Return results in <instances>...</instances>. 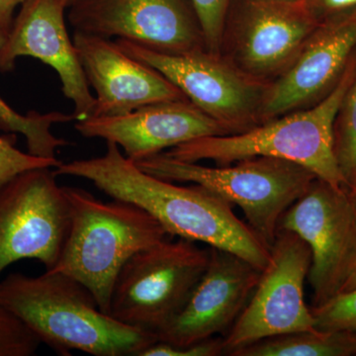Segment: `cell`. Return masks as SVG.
<instances>
[{
	"label": "cell",
	"mask_w": 356,
	"mask_h": 356,
	"mask_svg": "<svg viewBox=\"0 0 356 356\" xmlns=\"http://www.w3.org/2000/svg\"><path fill=\"white\" fill-rule=\"evenodd\" d=\"M41 341L19 318L0 304V356H31Z\"/></svg>",
	"instance_id": "cell-22"
},
{
	"label": "cell",
	"mask_w": 356,
	"mask_h": 356,
	"mask_svg": "<svg viewBox=\"0 0 356 356\" xmlns=\"http://www.w3.org/2000/svg\"><path fill=\"white\" fill-rule=\"evenodd\" d=\"M350 195L351 200H353V206H355V210L356 213V185L355 186V188H353V191H350Z\"/></svg>",
	"instance_id": "cell-29"
},
{
	"label": "cell",
	"mask_w": 356,
	"mask_h": 356,
	"mask_svg": "<svg viewBox=\"0 0 356 356\" xmlns=\"http://www.w3.org/2000/svg\"><path fill=\"white\" fill-rule=\"evenodd\" d=\"M26 0H0V31L8 34L14 22V11Z\"/></svg>",
	"instance_id": "cell-27"
},
{
	"label": "cell",
	"mask_w": 356,
	"mask_h": 356,
	"mask_svg": "<svg viewBox=\"0 0 356 356\" xmlns=\"http://www.w3.org/2000/svg\"><path fill=\"white\" fill-rule=\"evenodd\" d=\"M72 1L26 0L0 48V72L13 70L20 57L50 65L60 77L63 93L74 103L77 120H81L92 115L95 97L65 26V8Z\"/></svg>",
	"instance_id": "cell-14"
},
{
	"label": "cell",
	"mask_w": 356,
	"mask_h": 356,
	"mask_svg": "<svg viewBox=\"0 0 356 356\" xmlns=\"http://www.w3.org/2000/svg\"><path fill=\"white\" fill-rule=\"evenodd\" d=\"M315 329L356 334V289L341 292L329 301L311 307Z\"/></svg>",
	"instance_id": "cell-21"
},
{
	"label": "cell",
	"mask_w": 356,
	"mask_h": 356,
	"mask_svg": "<svg viewBox=\"0 0 356 356\" xmlns=\"http://www.w3.org/2000/svg\"><path fill=\"white\" fill-rule=\"evenodd\" d=\"M74 128L83 137L115 143L134 163L199 138L229 134L189 100L154 103L117 116H90L77 120Z\"/></svg>",
	"instance_id": "cell-16"
},
{
	"label": "cell",
	"mask_w": 356,
	"mask_h": 356,
	"mask_svg": "<svg viewBox=\"0 0 356 356\" xmlns=\"http://www.w3.org/2000/svg\"><path fill=\"white\" fill-rule=\"evenodd\" d=\"M0 304L58 355L140 356L159 341L154 332L119 322L72 276L46 270L33 277L13 273L0 280Z\"/></svg>",
	"instance_id": "cell-2"
},
{
	"label": "cell",
	"mask_w": 356,
	"mask_h": 356,
	"mask_svg": "<svg viewBox=\"0 0 356 356\" xmlns=\"http://www.w3.org/2000/svg\"><path fill=\"white\" fill-rule=\"evenodd\" d=\"M70 204V229L53 270L83 283L104 313L117 277L138 252L166 240L168 234L151 214L136 204L98 200L88 191L64 186Z\"/></svg>",
	"instance_id": "cell-4"
},
{
	"label": "cell",
	"mask_w": 356,
	"mask_h": 356,
	"mask_svg": "<svg viewBox=\"0 0 356 356\" xmlns=\"http://www.w3.org/2000/svg\"><path fill=\"white\" fill-rule=\"evenodd\" d=\"M16 138L0 136V188L20 173L35 168H58L60 159L39 158L14 146Z\"/></svg>",
	"instance_id": "cell-24"
},
{
	"label": "cell",
	"mask_w": 356,
	"mask_h": 356,
	"mask_svg": "<svg viewBox=\"0 0 356 356\" xmlns=\"http://www.w3.org/2000/svg\"><path fill=\"white\" fill-rule=\"evenodd\" d=\"M273 1L287 2V3H304L305 0H273Z\"/></svg>",
	"instance_id": "cell-30"
},
{
	"label": "cell",
	"mask_w": 356,
	"mask_h": 356,
	"mask_svg": "<svg viewBox=\"0 0 356 356\" xmlns=\"http://www.w3.org/2000/svg\"><path fill=\"white\" fill-rule=\"evenodd\" d=\"M224 355V339L219 336L184 346L156 341L153 346L147 348L140 356H219Z\"/></svg>",
	"instance_id": "cell-25"
},
{
	"label": "cell",
	"mask_w": 356,
	"mask_h": 356,
	"mask_svg": "<svg viewBox=\"0 0 356 356\" xmlns=\"http://www.w3.org/2000/svg\"><path fill=\"white\" fill-rule=\"evenodd\" d=\"M229 356H353L356 334L306 330L267 337L243 346Z\"/></svg>",
	"instance_id": "cell-18"
},
{
	"label": "cell",
	"mask_w": 356,
	"mask_h": 356,
	"mask_svg": "<svg viewBox=\"0 0 356 356\" xmlns=\"http://www.w3.org/2000/svg\"><path fill=\"white\" fill-rule=\"evenodd\" d=\"M6 36L0 31V48L6 41ZM76 120L74 113L65 114L58 111L46 114L32 111L21 115L14 111L0 97V130L7 133L22 134L27 142L28 153L39 158L57 159L56 154L58 149L69 146L70 143L56 137L51 132V126Z\"/></svg>",
	"instance_id": "cell-19"
},
{
	"label": "cell",
	"mask_w": 356,
	"mask_h": 356,
	"mask_svg": "<svg viewBox=\"0 0 356 356\" xmlns=\"http://www.w3.org/2000/svg\"></svg>",
	"instance_id": "cell-31"
},
{
	"label": "cell",
	"mask_w": 356,
	"mask_h": 356,
	"mask_svg": "<svg viewBox=\"0 0 356 356\" xmlns=\"http://www.w3.org/2000/svg\"><path fill=\"white\" fill-rule=\"evenodd\" d=\"M311 264L305 241L293 232L278 231L250 301L222 337L225 355L267 337L315 329L304 295Z\"/></svg>",
	"instance_id": "cell-9"
},
{
	"label": "cell",
	"mask_w": 356,
	"mask_h": 356,
	"mask_svg": "<svg viewBox=\"0 0 356 356\" xmlns=\"http://www.w3.org/2000/svg\"><path fill=\"white\" fill-rule=\"evenodd\" d=\"M317 27L304 3L242 0L238 11L227 18L220 55L245 76L270 84Z\"/></svg>",
	"instance_id": "cell-11"
},
{
	"label": "cell",
	"mask_w": 356,
	"mask_h": 356,
	"mask_svg": "<svg viewBox=\"0 0 356 356\" xmlns=\"http://www.w3.org/2000/svg\"><path fill=\"white\" fill-rule=\"evenodd\" d=\"M281 229L297 234L310 248L312 307L341 293L356 262V213L350 191L316 177L281 218Z\"/></svg>",
	"instance_id": "cell-10"
},
{
	"label": "cell",
	"mask_w": 356,
	"mask_h": 356,
	"mask_svg": "<svg viewBox=\"0 0 356 356\" xmlns=\"http://www.w3.org/2000/svg\"><path fill=\"white\" fill-rule=\"evenodd\" d=\"M77 55L96 91L91 116H117L154 103L188 100L161 72L106 38L76 32Z\"/></svg>",
	"instance_id": "cell-17"
},
{
	"label": "cell",
	"mask_w": 356,
	"mask_h": 356,
	"mask_svg": "<svg viewBox=\"0 0 356 356\" xmlns=\"http://www.w3.org/2000/svg\"><path fill=\"white\" fill-rule=\"evenodd\" d=\"M207 268L181 311L156 334L184 346L225 337L250 301L261 270L233 252L210 248Z\"/></svg>",
	"instance_id": "cell-13"
},
{
	"label": "cell",
	"mask_w": 356,
	"mask_h": 356,
	"mask_svg": "<svg viewBox=\"0 0 356 356\" xmlns=\"http://www.w3.org/2000/svg\"><path fill=\"white\" fill-rule=\"evenodd\" d=\"M355 55L356 18L318 25L291 65L267 88L261 123L324 99Z\"/></svg>",
	"instance_id": "cell-15"
},
{
	"label": "cell",
	"mask_w": 356,
	"mask_h": 356,
	"mask_svg": "<svg viewBox=\"0 0 356 356\" xmlns=\"http://www.w3.org/2000/svg\"><path fill=\"white\" fill-rule=\"evenodd\" d=\"M235 0H191L202 30L206 50L220 55L227 17Z\"/></svg>",
	"instance_id": "cell-23"
},
{
	"label": "cell",
	"mask_w": 356,
	"mask_h": 356,
	"mask_svg": "<svg viewBox=\"0 0 356 356\" xmlns=\"http://www.w3.org/2000/svg\"><path fill=\"white\" fill-rule=\"evenodd\" d=\"M209 248L191 241H163L133 255L121 269L109 315L158 334L181 311L209 262Z\"/></svg>",
	"instance_id": "cell-6"
},
{
	"label": "cell",
	"mask_w": 356,
	"mask_h": 356,
	"mask_svg": "<svg viewBox=\"0 0 356 356\" xmlns=\"http://www.w3.org/2000/svg\"><path fill=\"white\" fill-rule=\"evenodd\" d=\"M356 289V262L353 266L350 275L348 276V280L344 283L341 292L350 291V290Z\"/></svg>",
	"instance_id": "cell-28"
},
{
	"label": "cell",
	"mask_w": 356,
	"mask_h": 356,
	"mask_svg": "<svg viewBox=\"0 0 356 356\" xmlns=\"http://www.w3.org/2000/svg\"><path fill=\"white\" fill-rule=\"evenodd\" d=\"M355 74L356 55L336 88L314 106L264 122L243 132L199 138L165 154L178 161H211L216 165L254 156L286 159L308 168L334 186L346 189L334 154V127Z\"/></svg>",
	"instance_id": "cell-3"
},
{
	"label": "cell",
	"mask_w": 356,
	"mask_h": 356,
	"mask_svg": "<svg viewBox=\"0 0 356 356\" xmlns=\"http://www.w3.org/2000/svg\"><path fill=\"white\" fill-rule=\"evenodd\" d=\"M122 50L161 72L201 111L229 134L243 132L261 123V113L269 84L250 79L221 55L207 50L159 53L127 41H116Z\"/></svg>",
	"instance_id": "cell-7"
},
{
	"label": "cell",
	"mask_w": 356,
	"mask_h": 356,
	"mask_svg": "<svg viewBox=\"0 0 356 356\" xmlns=\"http://www.w3.org/2000/svg\"><path fill=\"white\" fill-rule=\"evenodd\" d=\"M334 143L346 189L353 191L356 185V74L337 112Z\"/></svg>",
	"instance_id": "cell-20"
},
{
	"label": "cell",
	"mask_w": 356,
	"mask_h": 356,
	"mask_svg": "<svg viewBox=\"0 0 356 356\" xmlns=\"http://www.w3.org/2000/svg\"><path fill=\"white\" fill-rule=\"evenodd\" d=\"M54 172L84 178L110 197L136 204L170 236L233 252L259 270L268 261L269 248L232 204L201 185H177L143 172L115 143L107 142L104 156L62 163Z\"/></svg>",
	"instance_id": "cell-1"
},
{
	"label": "cell",
	"mask_w": 356,
	"mask_h": 356,
	"mask_svg": "<svg viewBox=\"0 0 356 356\" xmlns=\"http://www.w3.org/2000/svg\"><path fill=\"white\" fill-rule=\"evenodd\" d=\"M135 163L154 177L201 185L232 205H238L248 227L268 248L280 231L281 218L317 177L303 165L270 156L206 166L161 153Z\"/></svg>",
	"instance_id": "cell-5"
},
{
	"label": "cell",
	"mask_w": 356,
	"mask_h": 356,
	"mask_svg": "<svg viewBox=\"0 0 356 356\" xmlns=\"http://www.w3.org/2000/svg\"><path fill=\"white\" fill-rule=\"evenodd\" d=\"M51 168L20 173L0 188V275L22 259L53 270L70 229V204Z\"/></svg>",
	"instance_id": "cell-8"
},
{
	"label": "cell",
	"mask_w": 356,
	"mask_h": 356,
	"mask_svg": "<svg viewBox=\"0 0 356 356\" xmlns=\"http://www.w3.org/2000/svg\"><path fill=\"white\" fill-rule=\"evenodd\" d=\"M304 4L318 26L356 18V0H305Z\"/></svg>",
	"instance_id": "cell-26"
},
{
	"label": "cell",
	"mask_w": 356,
	"mask_h": 356,
	"mask_svg": "<svg viewBox=\"0 0 356 356\" xmlns=\"http://www.w3.org/2000/svg\"><path fill=\"white\" fill-rule=\"evenodd\" d=\"M69 18L76 32L118 37L159 53L206 50L197 16L184 0H72Z\"/></svg>",
	"instance_id": "cell-12"
}]
</instances>
